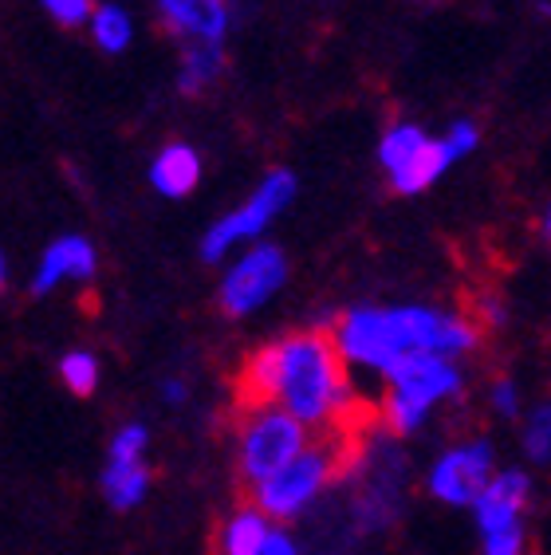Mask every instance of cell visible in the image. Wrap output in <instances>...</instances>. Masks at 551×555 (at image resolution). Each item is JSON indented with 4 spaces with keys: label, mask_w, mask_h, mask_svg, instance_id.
Wrapping results in <instances>:
<instances>
[{
    "label": "cell",
    "mask_w": 551,
    "mask_h": 555,
    "mask_svg": "<svg viewBox=\"0 0 551 555\" xmlns=\"http://www.w3.org/2000/svg\"><path fill=\"white\" fill-rule=\"evenodd\" d=\"M185 395H190V390H185V383H178V378H166V386H162V398H166L170 406H178Z\"/></svg>",
    "instance_id": "25"
},
{
    "label": "cell",
    "mask_w": 551,
    "mask_h": 555,
    "mask_svg": "<svg viewBox=\"0 0 551 555\" xmlns=\"http://www.w3.org/2000/svg\"><path fill=\"white\" fill-rule=\"evenodd\" d=\"M48 16L64 28H79V24L91 21V0H40Z\"/></svg>",
    "instance_id": "21"
},
{
    "label": "cell",
    "mask_w": 551,
    "mask_h": 555,
    "mask_svg": "<svg viewBox=\"0 0 551 555\" xmlns=\"http://www.w3.org/2000/svg\"><path fill=\"white\" fill-rule=\"evenodd\" d=\"M406 465L398 449L382 441L379 449L367 446V457L355 469V492H350V516L359 532H382L402 513Z\"/></svg>",
    "instance_id": "5"
},
{
    "label": "cell",
    "mask_w": 551,
    "mask_h": 555,
    "mask_svg": "<svg viewBox=\"0 0 551 555\" xmlns=\"http://www.w3.org/2000/svg\"><path fill=\"white\" fill-rule=\"evenodd\" d=\"M276 402L304 426H335L347 414L350 383L335 335L323 327L292 332L272 343Z\"/></svg>",
    "instance_id": "2"
},
{
    "label": "cell",
    "mask_w": 551,
    "mask_h": 555,
    "mask_svg": "<svg viewBox=\"0 0 551 555\" xmlns=\"http://www.w3.org/2000/svg\"><path fill=\"white\" fill-rule=\"evenodd\" d=\"M292 197H296V178H292L287 170L268 173L265 182H260V190H256L241 209L221 217V221L205 233L202 257L213 264V260H221L236 241H253V236H260L268 224H272V217H280V209H284Z\"/></svg>",
    "instance_id": "6"
},
{
    "label": "cell",
    "mask_w": 551,
    "mask_h": 555,
    "mask_svg": "<svg viewBox=\"0 0 551 555\" xmlns=\"http://www.w3.org/2000/svg\"><path fill=\"white\" fill-rule=\"evenodd\" d=\"M91 276H95V248H91V241H84V236H60V241L48 245L40 268H36L33 292L43 296L60 280H91Z\"/></svg>",
    "instance_id": "10"
},
{
    "label": "cell",
    "mask_w": 551,
    "mask_h": 555,
    "mask_svg": "<svg viewBox=\"0 0 551 555\" xmlns=\"http://www.w3.org/2000/svg\"><path fill=\"white\" fill-rule=\"evenodd\" d=\"M150 489V469L142 461L134 465H115V461H106V473H103V492L106 501L115 504V508H134Z\"/></svg>",
    "instance_id": "14"
},
{
    "label": "cell",
    "mask_w": 551,
    "mask_h": 555,
    "mask_svg": "<svg viewBox=\"0 0 551 555\" xmlns=\"http://www.w3.org/2000/svg\"><path fill=\"white\" fill-rule=\"evenodd\" d=\"M170 28L202 43H221L229 28V0H158Z\"/></svg>",
    "instance_id": "11"
},
{
    "label": "cell",
    "mask_w": 551,
    "mask_h": 555,
    "mask_svg": "<svg viewBox=\"0 0 551 555\" xmlns=\"http://www.w3.org/2000/svg\"><path fill=\"white\" fill-rule=\"evenodd\" d=\"M524 453L540 465H551V406H536L524 422Z\"/></svg>",
    "instance_id": "19"
},
{
    "label": "cell",
    "mask_w": 551,
    "mask_h": 555,
    "mask_svg": "<svg viewBox=\"0 0 551 555\" xmlns=\"http://www.w3.org/2000/svg\"><path fill=\"white\" fill-rule=\"evenodd\" d=\"M528 496H531V481L524 477L520 469L509 473H497L488 489L480 492V501L473 504L477 508V524L485 535H497V532H509V528H520V516L528 508Z\"/></svg>",
    "instance_id": "9"
},
{
    "label": "cell",
    "mask_w": 551,
    "mask_h": 555,
    "mask_svg": "<svg viewBox=\"0 0 551 555\" xmlns=\"http://www.w3.org/2000/svg\"><path fill=\"white\" fill-rule=\"evenodd\" d=\"M91 36H95V43L103 52H123L130 43V36H134V28H130L127 12L115 9V4H103V9L91 16Z\"/></svg>",
    "instance_id": "17"
},
{
    "label": "cell",
    "mask_w": 551,
    "mask_h": 555,
    "mask_svg": "<svg viewBox=\"0 0 551 555\" xmlns=\"http://www.w3.org/2000/svg\"><path fill=\"white\" fill-rule=\"evenodd\" d=\"M60 378L67 383V390L79 398H87L91 390H95L99 383V363H95V354H87V351H72L60 363Z\"/></svg>",
    "instance_id": "18"
},
{
    "label": "cell",
    "mask_w": 551,
    "mask_h": 555,
    "mask_svg": "<svg viewBox=\"0 0 551 555\" xmlns=\"http://www.w3.org/2000/svg\"><path fill=\"white\" fill-rule=\"evenodd\" d=\"M287 276V260L276 245H256L248 257H241L221 284L225 315H248L272 296Z\"/></svg>",
    "instance_id": "7"
},
{
    "label": "cell",
    "mask_w": 551,
    "mask_h": 555,
    "mask_svg": "<svg viewBox=\"0 0 551 555\" xmlns=\"http://www.w3.org/2000/svg\"><path fill=\"white\" fill-rule=\"evenodd\" d=\"M548 236H551V214H548Z\"/></svg>",
    "instance_id": "27"
},
{
    "label": "cell",
    "mask_w": 551,
    "mask_h": 555,
    "mask_svg": "<svg viewBox=\"0 0 551 555\" xmlns=\"http://www.w3.org/2000/svg\"><path fill=\"white\" fill-rule=\"evenodd\" d=\"M268 535L272 532H268L260 508H236L221 532V555H265Z\"/></svg>",
    "instance_id": "13"
},
{
    "label": "cell",
    "mask_w": 551,
    "mask_h": 555,
    "mask_svg": "<svg viewBox=\"0 0 551 555\" xmlns=\"http://www.w3.org/2000/svg\"><path fill=\"white\" fill-rule=\"evenodd\" d=\"M485 555H524V524L509 532L485 535Z\"/></svg>",
    "instance_id": "22"
},
{
    "label": "cell",
    "mask_w": 551,
    "mask_h": 555,
    "mask_svg": "<svg viewBox=\"0 0 551 555\" xmlns=\"http://www.w3.org/2000/svg\"><path fill=\"white\" fill-rule=\"evenodd\" d=\"M434 139H425L422 130L418 127H410V122H402V127H394L386 139H382V146H379V158H382V166L390 170V178L394 173H402L406 166H410L418 154H422L425 146H430Z\"/></svg>",
    "instance_id": "16"
},
{
    "label": "cell",
    "mask_w": 551,
    "mask_h": 555,
    "mask_svg": "<svg viewBox=\"0 0 551 555\" xmlns=\"http://www.w3.org/2000/svg\"><path fill=\"white\" fill-rule=\"evenodd\" d=\"M0 288H4V257H0Z\"/></svg>",
    "instance_id": "26"
},
{
    "label": "cell",
    "mask_w": 551,
    "mask_h": 555,
    "mask_svg": "<svg viewBox=\"0 0 551 555\" xmlns=\"http://www.w3.org/2000/svg\"><path fill=\"white\" fill-rule=\"evenodd\" d=\"M142 449H146V426H127L111 441V461L115 465H134V461H142Z\"/></svg>",
    "instance_id": "20"
},
{
    "label": "cell",
    "mask_w": 551,
    "mask_h": 555,
    "mask_svg": "<svg viewBox=\"0 0 551 555\" xmlns=\"http://www.w3.org/2000/svg\"><path fill=\"white\" fill-rule=\"evenodd\" d=\"M265 555H299V547L287 540L284 532H272L268 535V547H265Z\"/></svg>",
    "instance_id": "24"
},
{
    "label": "cell",
    "mask_w": 551,
    "mask_h": 555,
    "mask_svg": "<svg viewBox=\"0 0 551 555\" xmlns=\"http://www.w3.org/2000/svg\"><path fill=\"white\" fill-rule=\"evenodd\" d=\"M304 422H296L284 410H260L248 414L241 426V449H236V473L244 485L272 481L276 473L284 469L287 461H296L304 453Z\"/></svg>",
    "instance_id": "4"
},
{
    "label": "cell",
    "mask_w": 551,
    "mask_h": 555,
    "mask_svg": "<svg viewBox=\"0 0 551 555\" xmlns=\"http://www.w3.org/2000/svg\"><path fill=\"white\" fill-rule=\"evenodd\" d=\"M150 182L162 197H185L202 182V158L193 146H166L158 162L150 166Z\"/></svg>",
    "instance_id": "12"
},
{
    "label": "cell",
    "mask_w": 551,
    "mask_h": 555,
    "mask_svg": "<svg viewBox=\"0 0 551 555\" xmlns=\"http://www.w3.org/2000/svg\"><path fill=\"white\" fill-rule=\"evenodd\" d=\"M221 75V43H202L193 40L190 52L181 55V91L185 95H197L205 83H213Z\"/></svg>",
    "instance_id": "15"
},
{
    "label": "cell",
    "mask_w": 551,
    "mask_h": 555,
    "mask_svg": "<svg viewBox=\"0 0 551 555\" xmlns=\"http://www.w3.org/2000/svg\"><path fill=\"white\" fill-rule=\"evenodd\" d=\"M386 383H390V395L382 402V417L394 434H413L422 429L425 414L441 402V398L457 395L461 390V374L449 359L441 354H406L390 366Z\"/></svg>",
    "instance_id": "3"
},
{
    "label": "cell",
    "mask_w": 551,
    "mask_h": 555,
    "mask_svg": "<svg viewBox=\"0 0 551 555\" xmlns=\"http://www.w3.org/2000/svg\"><path fill=\"white\" fill-rule=\"evenodd\" d=\"M492 406H497L504 417H516L520 398H516V386H512L509 378H500V383H492Z\"/></svg>",
    "instance_id": "23"
},
{
    "label": "cell",
    "mask_w": 551,
    "mask_h": 555,
    "mask_svg": "<svg viewBox=\"0 0 551 555\" xmlns=\"http://www.w3.org/2000/svg\"><path fill=\"white\" fill-rule=\"evenodd\" d=\"M492 481V446L465 441L453 446L430 473V492L446 504H477L480 492Z\"/></svg>",
    "instance_id": "8"
},
{
    "label": "cell",
    "mask_w": 551,
    "mask_h": 555,
    "mask_svg": "<svg viewBox=\"0 0 551 555\" xmlns=\"http://www.w3.org/2000/svg\"><path fill=\"white\" fill-rule=\"evenodd\" d=\"M343 359L390 371L406 354H461L477 347V323L434 308H355L335 327Z\"/></svg>",
    "instance_id": "1"
}]
</instances>
